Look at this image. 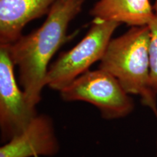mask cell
I'll return each mask as SVG.
<instances>
[{
	"instance_id": "277c9868",
	"label": "cell",
	"mask_w": 157,
	"mask_h": 157,
	"mask_svg": "<svg viewBox=\"0 0 157 157\" xmlns=\"http://www.w3.org/2000/svg\"><path fill=\"white\" fill-rule=\"evenodd\" d=\"M63 101L87 102L103 119L113 120L132 112L134 102L113 75L102 69L87 71L60 91Z\"/></svg>"
},
{
	"instance_id": "5b68a950",
	"label": "cell",
	"mask_w": 157,
	"mask_h": 157,
	"mask_svg": "<svg viewBox=\"0 0 157 157\" xmlns=\"http://www.w3.org/2000/svg\"><path fill=\"white\" fill-rule=\"evenodd\" d=\"M15 66L7 47L0 45V129L4 142L23 132L38 114L18 87Z\"/></svg>"
},
{
	"instance_id": "52a82bcc",
	"label": "cell",
	"mask_w": 157,
	"mask_h": 157,
	"mask_svg": "<svg viewBox=\"0 0 157 157\" xmlns=\"http://www.w3.org/2000/svg\"><path fill=\"white\" fill-rule=\"evenodd\" d=\"M57 0H0V45H10L22 36L31 21L48 14Z\"/></svg>"
},
{
	"instance_id": "6da1fadb",
	"label": "cell",
	"mask_w": 157,
	"mask_h": 157,
	"mask_svg": "<svg viewBox=\"0 0 157 157\" xmlns=\"http://www.w3.org/2000/svg\"><path fill=\"white\" fill-rule=\"evenodd\" d=\"M84 1L57 0L39 28L5 45L18 68L19 84L31 106L41 101L50 60L67 41L69 23L81 11Z\"/></svg>"
},
{
	"instance_id": "8992f818",
	"label": "cell",
	"mask_w": 157,
	"mask_h": 157,
	"mask_svg": "<svg viewBox=\"0 0 157 157\" xmlns=\"http://www.w3.org/2000/svg\"><path fill=\"white\" fill-rule=\"evenodd\" d=\"M59 150L52 119L46 114H37L23 132L0 148V157L53 156Z\"/></svg>"
},
{
	"instance_id": "3957f363",
	"label": "cell",
	"mask_w": 157,
	"mask_h": 157,
	"mask_svg": "<svg viewBox=\"0 0 157 157\" xmlns=\"http://www.w3.org/2000/svg\"><path fill=\"white\" fill-rule=\"evenodd\" d=\"M120 23L94 20L87 34L78 44L63 52L49 66L45 84L60 92L100 61L111 36Z\"/></svg>"
},
{
	"instance_id": "8fae6325",
	"label": "cell",
	"mask_w": 157,
	"mask_h": 157,
	"mask_svg": "<svg viewBox=\"0 0 157 157\" xmlns=\"http://www.w3.org/2000/svg\"><path fill=\"white\" fill-rule=\"evenodd\" d=\"M155 116H156V119H157V113H156V114H155ZM156 146H157V142H156ZM156 157H157V154H156Z\"/></svg>"
},
{
	"instance_id": "7a4b0ae2",
	"label": "cell",
	"mask_w": 157,
	"mask_h": 157,
	"mask_svg": "<svg viewBox=\"0 0 157 157\" xmlns=\"http://www.w3.org/2000/svg\"><path fill=\"white\" fill-rule=\"evenodd\" d=\"M149 44L148 25L132 26L110 40L99 68L114 76L129 95L140 96L143 105L156 114V95L150 86Z\"/></svg>"
},
{
	"instance_id": "9c48e42d",
	"label": "cell",
	"mask_w": 157,
	"mask_h": 157,
	"mask_svg": "<svg viewBox=\"0 0 157 157\" xmlns=\"http://www.w3.org/2000/svg\"><path fill=\"white\" fill-rule=\"evenodd\" d=\"M150 29V44H149V60H150V86L157 95V15L148 24Z\"/></svg>"
},
{
	"instance_id": "30bf717a",
	"label": "cell",
	"mask_w": 157,
	"mask_h": 157,
	"mask_svg": "<svg viewBox=\"0 0 157 157\" xmlns=\"http://www.w3.org/2000/svg\"><path fill=\"white\" fill-rule=\"evenodd\" d=\"M154 9L155 10V11H156V14L157 15V0H155V4H154Z\"/></svg>"
},
{
	"instance_id": "ba28073f",
	"label": "cell",
	"mask_w": 157,
	"mask_h": 157,
	"mask_svg": "<svg viewBox=\"0 0 157 157\" xmlns=\"http://www.w3.org/2000/svg\"><path fill=\"white\" fill-rule=\"evenodd\" d=\"M90 15L98 21L141 26L148 25L156 13L150 0H98Z\"/></svg>"
}]
</instances>
